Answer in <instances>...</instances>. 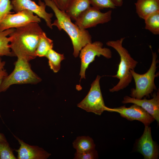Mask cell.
Instances as JSON below:
<instances>
[{
  "label": "cell",
  "mask_w": 159,
  "mask_h": 159,
  "mask_svg": "<svg viewBox=\"0 0 159 159\" xmlns=\"http://www.w3.org/2000/svg\"><path fill=\"white\" fill-rule=\"evenodd\" d=\"M152 59L150 66L145 73L140 74L136 72L134 70H130L135 81V87L131 89L130 96L132 98L142 99L144 97H148L154 90H156L154 82L156 73L157 55L156 52H152Z\"/></svg>",
  "instance_id": "277c9868"
},
{
  "label": "cell",
  "mask_w": 159,
  "mask_h": 159,
  "mask_svg": "<svg viewBox=\"0 0 159 159\" xmlns=\"http://www.w3.org/2000/svg\"><path fill=\"white\" fill-rule=\"evenodd\" d=\"M137 151L145 159H156L158 158V146L152 138L151 128L145 126L143 133L137 144Z\"/></svg>",
  "instance_id": "7c38bea8"
},
{
  "label": "cell",
  "mask_w": 159,
  "mask_h": 159,
  "mask_svg": "<svg viewBox=\"0 0 159 159\" xmlns=\"http://www.w3.org/2000/svg\"><path fill=\"white\" fill-rule=\"evenodd\" d=\"M90 5L89 0H72L65 12L71 19L75 21Z\"/></svg>",
  "instance_id": "2e32d148"
},
{
  "label": "cell",
  "mask_w": 159,
  "mask_h": 159,
  "mask_svg": "<svg viewBox=\"0 0 159 159\" xmlns=\"http://www.w3.org/2000/svg\"><path fill=\"white\" fill-rule=\"evenodd\" d=\"M7 75V73L5 70L3 69L0 71V90L1 84L3 79Z\"/></svg>",
  "instance_id": "4316f807"
},
{
  "label": "cell",
  "mask_w": 159,
  "mask_h": 159,
  "mask_svg": "<svg viewBox=\"0 0 159 159\" xmlns=\"http://www.w3.org/2000/svg\"><path fill=\"white\" fill-rule=\"evenodd\" d=\"M5 64V62L2 61V59L0 57V71L4 69Z\"/></svg>",
  "instance_id": "f1b7e54d"
},
{
  "label": "cell",
  "mask_w": 159,
  "mask_h": 159,
  "mask_svg": "<svg viewBox=\"0 0 159 159\" xmlns=\"http://www.w3.org/2000/svg\"><path fill=\"white\" fill-rule=\"evenodd\" d=\"M135 5L137 14L143 19L150 14L159 11V0H137Z\"/></svg>",
  "instance_id": "9a60e30c"
},
{
  "label": "cell",
  "mask_w": 159,
  "mask_h": 159,
  "mask_svg": "<svg viewBox=\"0 0 159 159\" xmlns=\"http://www.w3.org/2000/svg\"><path fill=\"white\" fill-rule=\"evenodd\" d=\"M145 28L155 35L159 34V11L154 12L144 19Z\"/></svg>",
  "instance_id": "44dd1931"
},
{
  "label": "cell",
  "mask_w": 159,
  "mask_h": 159,
  "mask_svg": "<svg viewBox=\"0 0 159 159\" xmlns=\"http://www.w3.org/2000/svg\"><path fill=\"white\" fill-rule=\"evenodd\" d=\"M15 28H10L0 32V57L13 56L9 47V39L7 36L13 32Z\"/></svg>",
  "instance_id": "d6986e66"
},
{
  "label": "cell",
  "mask_w": 159,
  "mask_h": 159,
  "mask_svg": "<svg viewBox=\"0 0 159 159\" xmlns=\"http://www.w3.org/2000/svg\"><path fill=\"white\" fill-rule=\"evenodd\" d=\"M11 3L13 10L15 13L24 10L31 11L44 19L47 25L50 29H52L51 18L53 14L46 11V6L44 2L39 0L37 4L31 0H12Z\"/></svg>",
  "instance_id": "30bf717a"
},
{
  "label": "cell",
  "mask_w": 159,
  "mask_h": 159,
  "mask_svg": "<svg viewBox=\"0 0 159 159\" xmlns=\"http://www.w3.org/2000/svg\"><path fill=\"white\" fill-rule=\"evenodd\" d=\"M103 43L99 41L86 44L80 50L79 56L81 65L80 75L81 79H85V73L90 63L95 60L96 56L102 55L107 59L112 57L111 50L107 48L103 47Z\"/></svg>",
  "instance_id": "52a82bcc"
},
{
  "label": "cell",
  "mask_w": 159,
  "mask_h": 159,
  "mask_svg": "<svg viewBox=\"0 0 159 159\" xmlns=\"http://www.w3.org/2000/svg\"><path fill=\"white\" fill-rule=\"evenodd\" d=\"M106 111L117 112L122 117L129 120H138L142 122L145 126H149L155 120L145 110L135 104L129 107H126L125 106L113 108L107 107Z\"/></svg>",
  "instance_id": "8fae6325"
},
{
  "label": "cell",
  "mask_w": 159,
  "mask_h": 159,
  "mask_svg": "<svg viewBox=\"0 0 159 159\" xmlns=\"http://www.w3.org/2000/svg\"><path fill=\"white\" fill-rule=\"evenodd\" d=\"M111 0L116 7H120L122 6L123 4V0Z\"/></svg>",
  "instance_id": "83f0119b"
},
{
  "label": "cell",
  "mask_w": 159,
  "mask_h": 159,
  "mask_svg": "<svg viewBox=\"0 0 159 159\" xmlns=\"http://www.w3.org/2000/svg\"><path fill=\"white\" fill-rule=\"evenodd\" d=\"M73 146L76 152L82 153L95 149V145L90 137L81 136L77 137L73 142Z\"/></svg>",
  "instance_id": "e0dca14e"
},
{
  "label": "cell",
  "mask_w": 159,
  "mask_h": 159,
  "mask_svg": "<svg viewBox=\"0 0 159 159\" xmlns=\"http://www.w3.org/2000/svg\"><path fill=\"white\" fill-rule=\"evenodd\" d=\"M7 141L0 142V159H16Z\"/></svg>",
  "instance_id": "7402d4cb"
},
{
  "label": "cell",
  "mask_w": 159,
  "mask_h": 159,
  "mask_svg": "<svg viewBox=\"0 0 159 159\" xmlns=\"http://www.w3.org/2000/svg\"><path fill=\"white\" fill-rule=\"evenodd\" d=\"M92 6L99 9L104 8L114 9L116 6L111 0H89Z\"/></svg>",
  "instance_id": "603a6c76"
},
{
  "label": "cell",
  "mask_w": 159,
  "mask_h": 159,
  "mask_svg": "<svg viewBox=\"0 0 159 159\" xmlns=\"http://www.w3.org/2000/svg\"><path fill=\"white\" fill-rule=\"evenodd\" d=\"M43 31L37 22L15 29L9 35V47L13 56L29 62L35 59V51Z\"/></svg>",
  "instance_id": "6da1fadb"
},
{
  "label": "cell",
  "mask_w": 159,
  "mask_h": 159,
  "mask_svg": "<svg viewBox=\"0 0 159 159\" xmlns=\"http://www.w3.org/2000/svg\"><path fill=\"white\" fill-rule=\"evenodd\" d=\"M48 60L50 69L55 73L58 72L60 68L61 62L64 59L63 54H60L52 49L49 50L45 56Z\"/></svg>",
  "instance_id": "ffe728a7"
},
{
  "label": "cell",
  "mask_w": 159,
  "mask_h": 159,
  "mask_svg": "<svg viewBox=\"0 0 159 159\" xmlns=\"http://www.w3.org/2000/svg\"><path fill=\"white\" fill-rule=\"evenodd\" d=\"M112 14L111 10L103 13L100 9L90 6L78 16L75 24L81 29H86L108 22L111 19Z\"/></svg>",
  "instance_id": "ba28073f"
},
{
  "label": "cell",
  "mask_w": 159,
  "mask_h": 159,
  "mask_svg": "<svg viewBox=\"0 0 159 159\" xmlns=\"http://www.w3.org/2000/svg\"><path fill=\"white\" fill-rule=\"evenodd\" d=\"M53 46V41L48 37L43 32L40 37L35 51L36 56L45 57L48 51L52 49Z\"/></svg>",
  "instance_id": "ac0fdd59"
},
{
  "label": "cell",
  "mask_w": 159,
  "mask_h": 159,
  "mask_svg": "<svg viewBox=\"0 0 159 159\" xmlns=\"http://www.w3.org/2000/svg\"><path fill=\"white\" fill-rule=\"evenodd\" d=\"M122 102L123 104L131 103L139 106L147 111L159 123V90L156 93L153 94V98L151 99H137L126 96L123 98Z\"/></svg>",
  "instance_id": "4fadbf2b"
},
{
  "label": "cell",
  "mask_w": 159,
  "mask_h": 159,
  "mask_svg": "<svg viewBox=\"0 0 159 159\" xmlns=\"http://www.w3.org/2000/svg\"><path fill=\"white\" fill-rule=\"evenodd\" d=\"M72 0H51L60 10L65 11Z\"/></svg>",
  "instance_id": "484cf974"
},
{
  "label": "cell",
  "mask_w": 159,
  "mask_h": 159,
  "mask_svg": "<svg viewBox=\"0 0 159 159\" xmlns=\"http://www.w3.org/2000/svg\"><path fill=\"white\" fill-rule=\"evenodd\" d=\"M7 140L4 134L0 133V142L6 141Z\"/></svg>",
  "instance_id": "f546056e"
},
{
  "label": "cell",
  "mask_w": 159,
  "mask_h": 159,
  "mask_svg": "<svg viewBox=\"0 0 159 159\" xmlns=\"http://www.w3.org/2000/svg\"><path fill=\"white\" fill-rule=\"evenodd\" d=\"M43 0L46 6L53 10L56 17L52 26H56L59 30L63 29L67 33L73 45V55L77 57L81 49L87 44L92 42L91 36L86 29H81L72 23L65 12L59 9L51 0Z\"/></svg>",
  "instance_id": "7a4b0ae2"
},
{
  "label": "cell",
  "mask_w": 159,
  "mask_h": 159,
  "mask_svg": "<svg viewBox=\"0 0 159 159\" xmlns=\"http://www.w3.org/2000/svg\"><path fill=\"white\" fill-rule=\"evenodd\" d=\"M125 37H122L116 40L107 42L106 45L115 49L118 53L120 61L115 75L111 76L117 78L119 80L118 83L109 91L112 92H118L127 87L133 79L130 70H134L138 62L131 56L127 50L122 45Z\"/></svg>",
  "instance_id": "3957f363"
},
{
  "label": "cell",
  "mask_w": 159,
  "mask_h": 159,
  "mask_svg": "<svg viewBox=\"0 0 159 159\" xmlns=\"http://www.w3.org/2000/svg\"><path fill=\"white\" fill-rule=\"evenodd\" d=\"M20 145L19 148L16 150L18 159H47L51 154L37 146L31 145L15 136Z\"/></svg>",
  "instance_id": "5bb4252c"
},
{
  "label": "cell",
  "mask_w": 159,
  "mask_h": 159,
  "mask_svg": "<svg viewBox=\"0 0 159 159\" xmlns=\"http://www.w3.org/2000/svg\"><path fill=\"white\" fill-rule=\"evenodd\" d=\"M13 7L10 0H0V23L3 19L11 11Z\"/></svg>",
  "instance_id": "cb8c5ba5"
},
{
  "label": "cell",
  "mask_w": 159,
  "mask_h": 159,
  "mask_svg": "<svg viewBox=\"0 0 159 159\" xmlns=\"http://www.w3.org/2000/svg\"><path fill=\"white\" fill-rule=\"evenodd\" d=\"M31 69L29 62L18 58L15 63L14 70L3 80L0 92L6 91L10 86L14 84H37L41 81Z\"/></svg>",
  "instance_id": "5b68a950"
},
{
  "label": "cell",
  "mask_w": 159,
  "mask_h": 159,
  "mask_svg": "<svg viewBox=\"0 0 159 159\" xmlns=\"http://www.w3.org/2000/svg\"><path fill=\"white\" fill-rule=\"evenodd\" d=\"M101 77L99 75L97 76L92 83L87 95L77 105L78 107L87 112H92L100 115L106 111L107 107L105 105L100 87Z\"/></svg>",
  "instance_id": "8992f818"
},
{
  "label": "cell",
  "mask_w": 159,
  "mask_h": 159,
  "mask_svg": "<svg viewBox=\"0 0 159 159\" xmlns=\"http://www.w3.org/2000/svg\"><path fill=\"white\" fill-rule=\"evenodd\" d=\"M98 158V154L95 149L87 152L79 153L77 152L74 154V159H95Z\"/></svg>",
  "instance_id": "d4e9b609"
},
{
  "label": "cell",
  "mask_w": 159,
  "mask_h": 159,
  "mask_svg": "<svg viewBox=\"0 0 159 159\" xmlns=\"http://www.w3.org/2000/svg\"><path fill=\"white\" fill-rule=\"evenodd\" d=\"M40 18L31 11L24 10L7 14L0 23V32L10 28H17L32 22H40Z\"/></svg>",
  "instance_id": "9c48e42d"
}]
</instances>
